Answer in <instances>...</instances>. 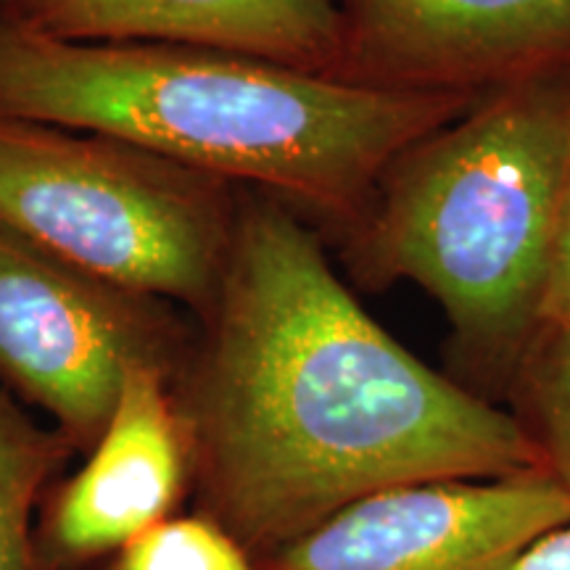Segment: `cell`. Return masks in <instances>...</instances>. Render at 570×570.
I'll list each match as a JSON object with an SVG mask.
<instances>
[{"label":"cell","instance_id":"obj_1","mask_svg":"<svg viewBox=\"0 0 570 570\" xmlns=\"http://www.w3.org/2000/svg\"><path fill=\"white\" fill-rule=\"evenodd\" d=\"M169 391L194 510L259 562L375 491L544 470L518 417L391 338L259 190L238 188L219 294Z\"/></svg>","mask_w":570,"mask_h":570},{"label":"cell","instance_id":"obj_2","mask_svg":"<svg viewBox=\"0 0 570 570\" xmlns=\"http://www.w3.org/2000/svg\"><path fill=\"white\" fill-rule=\"evenodd\" d=\"M481 96L362 88L217 48L61 42L0 27L6 117L132 142L341 230L391 161Z\"/></svg>","mask_w":570,"mask_h":570},{"label":"cell","instance_id":"obj_3","mask_svg":"<svg viewBox=\"0 0 570 570\" xmlns=\"http://www.w3.org/2000/svg\"><path fill=\"white\" fill-rule=\"evenodd\" d=\"M570 175V67L494 88L383 173L344 227L356 285L399 281L444 306L460 346L515 370L541 294Z\"/></svg>","mask_w":570,"mask_h":570},{"label":"cell","instance_id":"obj_4","mask_svg":"<svg viewBox=\"0 0 570 570\" xmlns=\"http://www.w3.org/2000/svg\"><path fill=\"white\" fill-rule=\"evenodd\" d=\"M238 188L109 135L0 114V225L194 320L219 294Z\"/></svg>","mask_w":570,"mask_h":570},{"label":"cell","instance_id":"obj_5","mask_svg":"<svg viewBox=\"0 0 570 570\" xmlns=\"http://www.w3.org/2000/svg\"><path fill=\"white\" fill-rule=\"evenodd\" d=\"M196 320L167 298L80 269L0 225V386L35 404L75 452L104 436L132 367L173 377Z\"/></svg>","mask_w":570,"mask_h":570},{"label":"cell","instance_id":"obj_6","mask_svg":"<svg viewBox=\"0 0 570 570\" xmlns=\"http://www.w3.org/2000/svg\"><path fill=\"white\" fill-rule=\"evenodd\" d=\"M570 523V497L547 470L375 491L291 541L265 570H508L525 547Z\"/></svg>","mask_w":570,"mask_h":570},{"label":"cell","instance_id":"obj_7","mask_svg":"<svg viewBox=\"0 0 570 570\" xmlns=\"http://www.w3.org/2000/svg\"><path fill=\"white\" fill-rule=\"evenodd\" d=\"M331 77L394 92H489L570 67V0H336Z\"/></svg>","mask_w":570,"mask_h":570},{"label":"cell","instance_id":"obj_8","mask_svg":"<svg viewBox=\"0 0 570 570\" xmlns=\"http://www.w3.org/2000/svg\"><path fill=\"white\" fill-rule=\"evenodd\" d=\"M194 491V465L169 377L127 373L104 436L85 465L48 489L35 539L46 570H85L122 550Z\"/></svg>","mask_w":570,"mask_h":570},{"label":"cell","instance_id":"obj_9","mask_svg":"<svg viewBox=\"0 0 570 570\" xmlns=\"http://www.w3.org/2000/svg\"><path fill=\"white\" fill-rule=\"evenodd\" d=\"M0 27L61 42H175L331 77L336 0H0Z\"/></svg>","mask_w":570,"mask_h":570},{"label":"cell","instance_id":"obj_10","mask_svg":"<svg viewBox=\"0 0 570 570\" xmlns=\"http://www.w3.org/2000/svg\"><path fill=\"white\" fill-rule=\"evenodd\" d=\"M77 454L53 425H40L0 386V570H46L35 539L38 512Z\"/></svg>","mask_w":570,"mask_h":570},{"label":"cell","instance_id":"obj_11","mask_svg":"<svg viewBox=\"0 0 570 570\" xmlns=\"http://www.w3.org/2000/svg\"><path fill=\"white\" fill-rule=\"evenodd\" d=\"M518 383L541 465L570 497V320L537 327L520 354Z\"/></svg>","mask_w":570,"mask_h":570},{"label":"cell","instance_id":"obj_12","mask_svg":"<svg viewBox=\"0 0 570 570\" xmlns=\"http://www.w3.org/2000/svg\"><path fill=\"white\" fill-rule=\"evenodd\" d=\"M101 570H265L244 547L202 512L161 520L122 550L104 560Z\"/></svg>","mask_w":570,"mask_h":570},{"label":"cell","instance_id":"obj_13","mask_svg":"<svg viewBox=\"0 0 570 570\" xmlns=\"http://www.w3.org/2000/svg\"><path fill=\"white\" fill-rule=\"evenodd\" d=\"M570 320V175L554 225L550 265H547L544 294H541L539 325L568 323Z\"/></svg>","mask_w":570,"mask_h":570},{"label":"cell","instance_id":"obj_14","mask_svg":"<svg viewBox=\"0 0 570 570\" xmlns=\"http://www.w3.org/2000/svg\"><path fill=\"white\" fill-rule=\"evenodd\" d=\"M508 570H570V523L539 537Z\"/></svg>","mask_w":570,"mask_h":570}]
</instances>
